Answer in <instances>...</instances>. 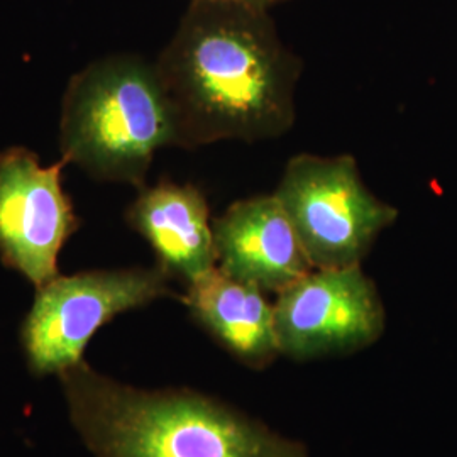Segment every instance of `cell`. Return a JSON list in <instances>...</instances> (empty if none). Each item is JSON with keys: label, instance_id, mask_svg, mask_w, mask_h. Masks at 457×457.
<instances>
[{"label": "cell", "instance_id": "7", "mask_svg": "<svg viewBox=\"0 0 457 457\" xmlns=\"http://www.w3.org/2000/svg\"><path fill=\"white\" fill-rule=\"evenodd\" d=\"M63 163L41 166L21 147L0 154V256L36 288L58 277V254L79 228L62 190Z\"/></svg>", "mask_w": 457, "mask_h": 457}, {"label": "cell", "instance_id": "6", "mask_svg": "<svg viewBox=\"0 0 457 457\" xmlns=\"http://www.w3.org/2000/svg\"><path fill=\"white\" fill-rule=\"evenodd\" d=\"M273 312L279 351L296 361L356 353L385 328L381 298L360 264L312 270L278 294Z\"/></svg>", "mask_w": 457, "mask_h": 457}, {"label": "cell", "instance_id": "10", "mask_svg": "<svg viewBox=\"0 0 457 457\" xmlns=\"http://www.w3.org/2000/svg\"><path fill=\"white\" fill-rule=\"evenodd\" d=\"M262 294L258 287L213 268L188 285L185 303L236 360L262 370L281 354L273 305Z\"/></svg>", "mask_w": 457, "mask_h": 457}, {"label": "cell", "instance_id": "9", "mask_svg": "<svg viewBox=\"0 0 457 457\" xmlns=\"http://www.w3.org/2000/svg\"><path fill=\"white\" fill-rule=\"evenodd\" d=\"M129 222L154 249L168 277L190 285L217 268L209 207L195 187L149 188L132 204Z\"/></svg>", "mask_w": 457, "mask_h": 457}, {"label": "cell", "instance_id": "8", "mask_svg": "<svg viewBox=\"0 0 457 457\" xmlns=\"http://www.w3.org/2000/svg\"><path fill=\"white\" fill-rule=\"evenodd\" d=\"M212 228L217 268L262 292L281 294L315 270L277 195L237 202Z\"/></svg>", "mask_w": 457, "mask_h": 457}, {"label": "cell", "instance_id": "4", "mask_svg": "<svg viewBox=\"0 0 457 457\" xmlns=\"http://www.w3.org/2000/svg\"><path fill=\"white\" fill-rule=\"evenodd\" d=\"M275 195L315 270L360 264L398 213L364 187L351 156H295Z\"/></svg>", "mask_w": 457, "mask_h": 457}, {"label": "cell", "instance_id": "1", "mask_svg": "<svg viewBox=\"0 0 457 457\" xmlns=\"http://www.w3.org/2000/svg\"><path fill=\"white\" fill-rule=\"evenodd\" d=\"M156 70L180 145L275 137L294 122L298 65L266 11L195 0Z\"/></svg>", "mask_w": 457, "mask_h": 457}, {"label": "cell", "instance_id": "3", "mask_svg": "<svg viewBox=\"0 0 457 457\" xmlns=\"http://www.w3.org/2000/svg\"><path fill=\"white\" fill-rule=\"evenodd\" d=\"M179 131L158 70L134 58L98 62L77 75L62 117L63 160L104 180L143 183L153 154Z\"/></svg>", "mask_w": 457, "mask_h": 457}, {"label": "cell", "instance_id": "11", "mask_svg": "<svg viewBox=\"0 0 457 457\" xmlns=\"http://www.w3.org/2000/svg\"><path fill=\"white\" fill-rule=\"evenodd\" d=\"M212 2H226V4H236V5H243V7L266 11V7H270L271 4H277L278 0H212Z\"/></svg>", "mask_w": 457, "mask_h": 457}, {"label": "cell", "instance_id": "2", "mask_svg": "<svg viewBox=\"0 0 457 457\" xmlns=\"http://www.w3.org/2000/svg\"><path fill=\"white\" fill-rule=\"evenodd\" d=\"M60 376L96 457H309L303 444L198 393L132 388L83 362Z\"/></svg>", "mask_w": 457, "mask_h": 457}, {"label": "cell", "instance_id": "5", "mask_svg": "<svg viewBox=\"0 0 457 457\" xmlns=\"http://www.w3.org/2000/svg\"><path fill=\"white\" fill-rule=\"evenodd\" d=\"M163 268L98 270L53 278L37 288L22 341L36 375H63L82 362L87 344L115 315L171 294Z\"/></svg>", "mask_w": 457, "mask_h": 457}]
</instances>
